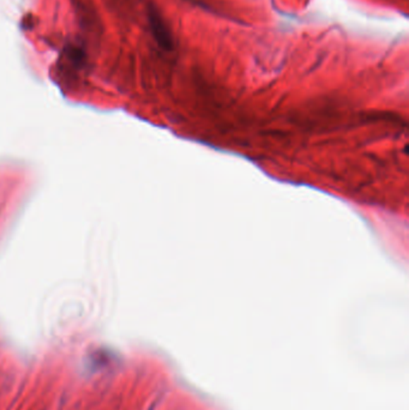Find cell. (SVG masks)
Instances as JSON below:
<instances>
[{
    "mask_svg": "<svg viewBox=\"0 0 409 410\" xmlns=\"http://www.w3.org/2000/svg\"><path fill=\"white\" fill-rule=\"evenodd\" d=\"M150 20H152V25H153L154 34L157 36L161 46L166 49H171L173 46L172 36L169 34V28L166 27L165 22L162 20L160 15L157 12H154L153 15L150 16Z\"/></svg>",
    "mask_w": 409,
    "mask_h": 410,
    "instance_id": "cell-1",
    "label": "cell"
}]
</instances>
